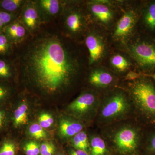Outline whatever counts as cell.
Here are the masks:
<instances>
[{"instance_id":"20","label":"cell","mask_w":155,"mask_h":155,"mask_svg":"<svg viewBox=\"0 0 155 155\" xmlns=\"http://www.w3.org/2000/svg\"><path fill=\"white\" fill-rule=\"evenodd\" d=\"M29 109L28 104L23 101L14 110L13 124L14 127H19L27 124L28 120Z\"/></svg>"},{"instance_id":"12","label":"cell","mask_w":155,"mask_h":155,"mask_svg":"<svg viewBox=\"0 0 155 155\" xmlns=\"http://www.w3.org/2000/svg\"><path fill=\"white\" fill-rule=\"evenodd\" d=\"M103 65L122 80L130 72H136L135 65L130 56L124 51L115 48L111 50Z\"/></svg>"},{"instance_id":"31","label":"cell","mask_w":155,"mask_h":155,"mask_svg":"<svg viewBox=\"0 0 155 155\" xmlns=\"http://www.w3.org/2000/svg\"><path fill=\"white\" fill-rule=\"evenodd\" d=\"M11 93V91L8 87L0 83V104L5 100Z\"/></svg>"},{"instance_id":"37","label":"cell","mask_w":155,"mask_h":155,"mask_svg":"<svg viewBox=\"0 0 155 155\" xmlns=\"http://www.w3.org/2000/svg\"></svg>"},{"instance_id":"25","label":"cell","mask_w":155,"mask_h":155,"mask_svg":"<svg viewBox=\"0 0 155 155\" xmlns=\"http://www.w3.org/2000/svg\"><path fill=\"white\" fill-rule=\"evenodd\" d=\"M18 14H12L6 11L0 10V31L11 22L17 19Z\"/></svg>"},{"instance_id":"5","label":"cell","mask_w":155,"mask_h":155,"mask_svg":"<svg viewBox=\"0 0 155 155\" xmlns=\"http://www.w3.org/2000/svg\"><path fill=\"white\" fill-rule=\"evenodd\" d=\"M58 26L64 35L74 41L84 44V35L91 23L85 0H65Z\"/></svg>"},{"instance_id":"16","label":"cell","mask_w":155,"mask_h":155,"mask_svg":"<svg viewBox=\"0 0 155 155\" xmlns=\"http://www.w3.org/2000/svg\"><path fill=\"white\" fill-rule=\"evenodd\" d=\"M85 126V124L74 117H64L60 120L59 134L62 138L70 140L74 136L83 130Z\"/></svg>"},{"instance_id":"2","label":"cell","mask_w":155,"mask_h":155,"mask_svg":"<svg viewBox=\"0 0 155 155\" xmlns=\"http://www.w3.org/2000/svg\"><path fill=\"white\" fill-rule=\"evenodd\" d=\"M146 127L137 119H131L97 129L109 150L122 155H142Z\"/></svg>"},{"instance_id":"28","label":"cell","mask_w":155,"mask_h":155,"mask_svg":"<svg viewBox=\"0 0 155 155\" xmlns=\"http://www.w3.org/2000/svg\"><path fill=\"white\" fill-rule=\"evenodd\" d=\"M38 124L43 128H49L54 124V120L53 116L48 113H43L39 116Z\"/></svg>"},{"instance_id":"24","label":"cell","mask_w":155,"mask_h":155,"mask_svg":"<svg viewBox=\"0 0 155 155\" xmlns=\"http://www.w3.org/2000/svg\"><path fill=\"white\" fill-rule=\"evenodd\" d=\"M28 133L31 137L36 140L44 139L48 136L46 131L38 123H33L30 125Z\"/></svg>"},{"instance_id":"19","label":"cell","mask_w":155,"mask_h":155,"mask_svg":"<svg viewBox=\"0 0 155 155\" xmlns=\"http://www.w3.org/2000/svg\"><path fill=\"white\" fill-rule=\"evenodd\" d=\"M155 154V124L147 125L143 140L142 155Z\"/></svg>"},{"instance_id":"22","label":"cell","mask_w":155,"mask_h":155,"mask_svg":"<svg viewBox=\"0 0 155 155\" xmlns=\"http://www.w3.org/2000/svg\"><path fill=\"white\" fill-rule=\"evenodd\" d=\"M27 0H3L0 1V8L2 11L18 14L21 12Z\"/></svg>"},{"instance_id":"21","label":"cell","mask_w":155,"mask_h":155,"mask_svg":"<svg viewBox=\"0 0 155 155\" xmlns=\"http://www.w3.org/2000/svg\"><path fill=\"white\" fill-rule=\"evenodd\" d=\"M71 145L75 149L81 150L89 154L90 143L88 135L85 130H82L70 140Z\"/></svg>"},{"instance_id":"9","label":"cell","mask_w":155,"mask_h":155,"mask_svg":"<svg viewBox=\"0 0 155 155\" xmlns=\"http://www.w3.org/2000/svg\"><path fill=\"white\" fill-rule=\"evenodd\" d=\"M101 95L91 89L84 87L78 96L67 108L69 116L86 124L94 123L99 107Z\"/></svg>"},{"instance_id":"35","label":"cell","mask_w":155,"mask_h":155,"mask_svg":"<svg viewBox=\"0 0 155 155\" xmlns=\"http://www.w3.org/2000/svg\"><path fill=\"white\" fill-rule=\"evenodd\" d=\"M63 155V154H58V155Z\"/></svg>"},{"instance_id":"1","label":"cell","mask_w":155,"mask_h":155,"mask_svg":"<svg viewBox=\"0 0 155 155\" xmlns=\"http://www.w3.org/2000/svg\"><path fill=\"white\" fill-rule=\"evenodd\" d=\"M43 24L21 44L17 68L23 82L45 97L60 96L82 86L89 68L84 44L74 41L58 25Z\"/></svg>"},{"instance_id":"18","label":"cell","mask_w":155,"mask_h":155,"mask_svg":"<svg viewBox=\"0 0 155 155\" xmlns=\"http://www.w3.org/2000/svg\"><path fill=\"white\" fill-rule=\"evenodd\" d=\"M90 143L89 155H108L109 150L102 137L99 132L96 131L89 136Z\"/></svg>"},{"instance_id":"34","label":"cell","mask_w":155,"mask_h":155,"mask_svg":"<svg viewBox=\"0 0 155 155\" xmlns=\"http://www.w3.org/2000/svg\"><path fill=\"white\" fill-rule=\"evenodd\" d=\"M150 77L151 78H152L153 80L155 81V72L154 73H153V75H150Z\"/></svg>"},{"instance_id":"7","label":"cell","mask_w":155,"mask_h":155,"mask_svg":"<svg viewBox=\"0 0 155 155\" xmlns=\"http://www.w3.org/2000/svg\"><path fill=\"white\" fill-rule=\"evenodd\" d=\"M140 3V0H122L120 14L109 31L113 48H121L137 33Z\"/></svg>"},{"instance_id":"10","label":"cell","mask_w":155,"mask_h":155,"mask_svg":"<svg viewBox=\"0 0 155 155\" xmlns=\"http://www.w3.org/2000/svg\"><path fill=\"white\" fill-rule=\"evenodd\" d=\"M122 0H85L91 23L109 31L119 17Z\"/></svg>"},{"instance_id":"15","label":"cell","mask_w":155,"mask_h":155,"mask_svg":"<svg viewBox=\"0 0 155 155\" xmlns=\"http://www.w3.org/2000/svg\"><path fill=\"white\" fill-rule=\"evenodd\" d=\"M65 0H34L43 24L52 23L58 18L64 8Z\"/></svg>"},{"instance_id":"30","label":"cell","mask_w":155,"mask_h":155,"mask_svg":"<svg viewBox=\"0 0 155 155\" xmlns=\"http://www.w3.org/2000/svg\"><path fill=\"white\" fill-rule=\"evenodd\" d=\"M56 147L51 142H44L40 146V155H54Z\"/></svg>"},{"instance_id":"8","label":"cell","mask_w":155,"mask_h":155,"mask_svg":"<svg viewBox=\"0 0 155 155\" xmlns=\"http://www.w3.org/2000/svg\"><path fill=\"white\" fill-rule=\"evenodd\" d=\"M83 43L88 55L89 67L104 65L113 48L109 31L91 23L84 35Z\"/></svg>"},{"instance_id":"36","label":"cell","mask_w":155,"mask_h":155,"mask_svg":"<svg viewBox=\"0 0 155 155\" xmlns=\"http://www.w3.org/2000/svg\"><path fill=\"white\" fill-rule=\"evenodd\" d=\"M153 155H155V154H153Z\"/></svg>"},{"instance_id":"27","label":"cell","mask_w":155,"mask_h":155,"mask_svg":"<svg viewBox=\"0 0 155 155\" xmlns=\"http://www.w3.org/2000/svg\"><path fill=\"white\" fill-rule=\"evenodd\" d=\"M16 146L11 141H5L0 147V155H15Z\"/></svg>"},{"instance_id":"13","label":"cell","mask_w":155,"mask_h":155,"mask_svg":"<svg viewBox=\"0 0 155 155\" xmlns=\"http://www.w3.org/2000/svg\"><path fill=\"white\" fill-rule=\"evenodd\" d=\"M137 31L155 38V0H140Z\"/></svg>"},{"instance_id":"3","label":"cell","mask_w":155,"mask_h":155,"mask_svg":"<svg viewBox=\"0 0 155 155\" xmlns=\"http://www.w3.org/2000/svg\"><path fill=\"white\" fill-rule=\"evenodd\" d=\"M119 86L132 100L136 119L146 126L155 124V84L152 78L142 75L132 80L121 81Z\"/></svg>"},{"instance_id":"32","label":"cell","mask_w":155,"mask_h":155,"mask_svg":"<svg viewBox=\"0 0 155 155\" xmlns=\"http://www.w3.org/2000/svg\"><path fill=\"white\" fill-rule=\"evenodd\" d=\"M7 121V114L5 111L0 110V131L5 126Z\"/></svg>"},{"instance_id":"6","label":"cell","mask_w":155,"mask_h":155,"mask_svg":"<svg viewBox=\"0 0 155 155\" xmlns=\"http://www.w3.org/2000/svg\"><path fill=\"white\" fill-rule=\"evenodd\" d=\"M119 49L127 53L133 61L136 72L150 76L155 72V38L139 33Z\"/></svg>"},{"instance_id":"11","label":"cell","mask_w":155,"mask_h":155,"mask_svg":"<svg viewBox=\"0 0 155 155\" xmlns=\"http://www.w3.org/2000/svg\"><path fill=\"white\" fill-rule=\"evenodd\" d=\"M122 79L104 65L89 67L84 87L93 90L101 95L119 86Z\"/></svg>"},{"instance_id":"29","label":"cell","mask_w":155,"mask_h":155,"mask_svg":"<svg viewBox=\"0 0 155 155\" xmlns=\"http://www.w3.org/2000/svg\"><path fill=\"white\" fill-rule=\"evenodd\" d=\"M24 150L26 155H39L40 146L36 142H28L24 146Z\"/></svg>"},{"instance_id":"17","label":"cell","mask_w":155,"mask_h":155,"mask_svg":"<svg viewBox=\"0 0 155 155\" xmlns=\"http://www.w3.org/2000/svg\"><path fill=\"white\" fill-rule=\"evenodd\" d=\"M2 31L12 44H21L31 35L19 19L7 25Z\"/></svg>"},{"instance_id":"23","label":"cell","mask_w":155,"mask_h":155,"mask_svg":"<svg viewBox=\"0 0 155 155\" xmlns=\"http://www.w3.org/2000/svg\"><path fill=\"white\" fill-rule=\"evenodd\" d=\"M14 67L8 61L0 58V78L8 79L14 73Z\"/></svg>"},{"instance_id":"14","label":"cell","mask_w":155,"mask_h":155,"mask_svg":"<svg viewBox=\"0 0 155 155\" xmlns=\"http://www.w3.org/2000/svg\"><path fill=\"white\" fill-rule=\"evenodd\" d=\"M18 19L25 26L31 35L37 33L43 25L34 0L26 1Z\"/></svg>"},{"instance_id":"26","label":"cell","mask_w":155,"mask_h":155,"mask_svg":"<svg viewBox=\"0 0 155 155\" xmlns=\"http://www.w3.org/2000/svg\"><path fill=\"white\" fill-rule=\"evenodd\" d=\"M12 43L4 33H0V55H8L12 51Z\"/></svg>"},{"instance_id":"33","label":"cell","mask_w":155,"mask_h":155,"mask_svg":"<svg viewBox=\"0 0 155 155\" xmlns=\"http://www.w3.org/2000/svg\"><path fill=\"white\" fill-rule=\"evenodd\" d=\"M69 155H89V154L83 150L74 148L69 151Z\"/></svg>"},{"instance_id":"4","label":"cell","mask_w":155,"mask_h":155,"mask_svg":"<svg viewBox=\"0 0 155 155\" xmlns=\"http://www.w3.org/2000/svg\"><path fill=\"white\" fill-rule=\"evenodd\" d=\"M131 119H136L135 109L125 90L118 86L101 95L94 123L97 128Z\"/></svg>"}]
</instances>
